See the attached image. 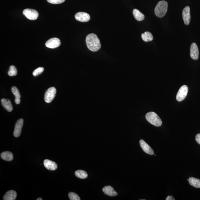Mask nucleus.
Segmentation results:
<instances>
[{
	"instance_id": "nucleus-1",
	"label": "nucleus",
	"mask_w": 200,
	"mask_h": 200,
	"mask_svg": "<svg viewBox=\"0 0 200 200\" xmlns=\"http://www.w3.org/2000/svg\"><path fill=\"white\" fill-rule=\"evenodd\" d=\"M86 42L88 49L92 51H97L101 48L100 40L94 33L89 34L86 36Z\"/></svg>"
},
{
	"instance_id": "nucleus-21",
	"label": "nucleus",
	"mask_w": 200,
	"mask_h": 200,
	"mask_svg": "<svg viewBox=\"0 0 200 200\" xmlns=\"http://www.w3.org/2000/svg\"><path fill=\"white\" fill-rule=\"evenodd\" d=\"M141 36L142 39L145 42L152 41L154 39L152 35L149 32H146L144 33H142Z\"/></svg>"
},
{
	"instance_id": "nucleus-19",
	"label": "nucleus",
	"mask_w": 200,
	"mask_h": 200,
	"mask_svg": "<svg viewBox=\"0 0 200 200\" xmlns=\"http://www.w3.org/2000/svg\"><path fill=\"white\" fill-rule=\"evenodd\" d=\"M133 14L135 19L139 21L144 20L145 16L139 10L137 9H134L133 11Z\"/></svg>"
},
{
	"instance_id": "nucleus-27",
	"label": "nucleus",
	"mask_w": 200,
	"mask_h": 200,
	"mask_svg": "<svg viewBox=\"0 0 200 200\" xmlns=\"http://www.w3.org/2000/svg\"><path fill=\"white\" fill-rule=\"evenodd\" d=\"M195 140L197 142L198 144L200 145V133L196 135Z\"/></svg>"
},
{
	"instance_id": "nucleus-28",
	"label": "nucleus",
	"mask_w": 200,
	"mask_h": 200,
	"mask_svg": "<svg viewBox=\"0 0 200 200\" xmlns=\"http://www.w3.org/2000/svg\"><path fill=\"white\" fill-rule=\"evenodd\" d=\"M166 200H175V198H173V196H168L166 199Z\"/></svg>"
},
{
	"instance_id": "nucleus-18",
	"label": "nucleus",
	"mask_w": 200,
	"mask_h": 200,
	"mask_svg": "<svg viewBox=\"0 0 200 200\" xmlns=\"http://www.w3.org/2000/svg\"><path fill=\"white\" fill-rule=\"evenodd\" d=\"M12 92L15 97V102L16 104H19L20 102V95L19 90L17 87L13 86L11 89Z\"/></svg>"
},
{
	"instance_id": "nucleus-17",
	"label": "nucleus",
	"mask_w": 200,
	"mask_h": 200,
	"mask_svg": "<svg viewBox=\"0 0 200 200\" xmlns=\"http://www.w3.org/2000/svg\"><path fill=\"white\" fill-rule=\"evenodd\" d=\"M1 158L4 160L10 161L14 159L13 155L10 152L5 151L1 153Z\"/></svg>"
},
{
	"instance_id": "nucleus-5",
	"label": "nucleus",
	"mask_w": 200,
	"mask_h": 200,
	"mask_svg": "<svg viewBox=\"0 0 200 200\" xmlns=\"http://www.w3.org/2000/svg\"><path fill=\"white\" fill-rule=\"evenodd\" d=\"M188 87L186 85H183L180 87L177 95V101L181 102L184 100L188 94Z\"/></svg>"
},
{
	"instance_id": "nucleus-26",
	"label": "nucleus",
	"mask_w": 200,
	"mask_h": 200,
	"mask_svg": "<svg viewBox=\"0 0 200 200\" xmlns=\"http://www.w3.org/2000/svg\"><path fill=\"white\" fill-rule=\"evenodd\" d=\"M48 2L52 4H62L64 2L65 0H47Z\"/></svg>"
},
{
	"instance_id": "nucleus-15",
	"label": "nucleus",
	"mask_w": 200,
	"mask_h": 200,
	"mask_svg": "<svg viewBox=\"0 0 200 200\" xmlns=\"http://www.w3.org/2000/svg\"><path fill=\"white\" fill-rule=\"evenodd\" d=\"M17 197V193L14 190H10L8 191L4 195L3 200H14Z\"/></svg>"
},
{
	"instance_id": "nucleus-29",
	"label": "nucleus",
	"mask_w": 200,
	"mask_h": 200,
	"mask_svg": "<svg viewBox=\"0 0 200 200\" xmlns=\"http://www.w3.org/2000/svg\"><path fill=\"white\" fill-rule=\"evenodd\" d=\"M37 200H42L41 198H38L37 199Z\"/></svg>"
},
{
	"instance_id": "nucleus-14",
	"label": "nucleus",
	"mask_w": 200,
	"mask_h": 200,
	"mask_svg": "<svg viewBox=\"0 0 200 200\" xmlns=\"http://www.w3.org/2000/svg\"><path fill=\"white\" fill-rule=\"evenodd\" d=\"M43 164H44L45 167L48 170H56L58 167L57 164L55 162L50 161L49 160H45Z\"/></svg>"
},
{
	"instance_id": "nucleus-9",
	"label": "nucleus",
	"mask_w": 200,
	"mask_h": 200,
	"mask_svg": "<svg viewBox=\"0 0 200 200\" xmlns=\"http://www.w3.org/2000/svg\"><path fill=\"white\" fill-rule=\"evenodd\" d=\"M182 17H183L184 22L185 25H189L191 20V14H190V8L189 6L184 8L182 11Z\"/></svg>"
},
{
	"instance_id": "nucleus-6",
	"label": "nucleus",
	"mask_w": 200,
	"mask_h": 200,
	"mask_svg": "<svg viewBox=\"0 0 200 200\" xmlns=\"http://www.w3.org/2000/svg\"><path fill=\"white\" fill-rule=\"evenodd\" d=\"M23 14L30 20H35L38 18L39 14L35 10L27 9L23 11Z\"/></svg>"
},
{
	"instance_id": "nucleus-16",
	"label": "nucleus",
	"mask_w": 200,
	"mask_h": 200,
	"mask_svg": "<svg viewBox=\"0 0 200 200\" xmlns=\"http://www.w3.org/2000/svg\"><path fill=\"white\" fill-rule=\"evenodd\" d=\"M1 104L6 111L11 112L12 111L13 106L10 101L8 99H2L1 100Z\"/></svg>"
},
{
	"instance_id": "nucleus-4",
	"label": "nucleus",
	"mask_w": 200,
	"mask_h": 200,
	"mask_svg": "<svg viewBox=\"0 0 200 200\" xmlns=\"http://www.w3.org/2000/svg\"><path fill=\"white\" fill-rule=\"evenodd\" d=\"M56 93V90L54 87H51L47 90L45 93L44 99L46 102H51L54 99Z\"/></svg>"
},
{
	"instance_id": "nucleus-10",
	"label": "nucleus",
	"mask_w": 200,
	"mask_h": 200,
	"mask_svg": "<svg viewBox=\"0 0 200 200\" xmlns=\"http://www.w3.org/2000/svg\"><path fill=\"white\" fill-rule=\"evenodd\" d=\"M190 56L195 60L198 59L199 57V51L196 43H192L190 48Z\"/></svg>"
},
{
	"instance_id": "nucleus-11",
	"label": "nucleus",
	"mask_w": 200,
	"mask_h": 200,
	"mask_svg": "<svg viewBox=\"0 0 200 200\" xmlns=\"http://www.w3.org/2000/svg\"><path fill=\"white\" fill-rule=\"evenodd\" d=\"M75 18L79 21L85 22L89 21L90 19L89 14L86 13L79 12L75 14Z\"/></svg>"
},
{
	"instance_id": "nucleus-3",
	"label": "nucleus",
	"mask_w": 200,
	"mask_h": 200,
	"mask_svg": "<svg viewBox=\"0 0 200 200\" xmlns=\"http://www.w3.org/2000/svg\"><path fill=\"white\" fill-rule=\"evenodd\" d=\"M145 117L146 120L155 126L159 127L162 125V120L155 112H151L148 113L146 114Z\"/></svg>"
},
{
	"instance_id": "nucleus-23",
	"label": "nucleus",
	"mask_w": 200,
	"mask_h": 200,
	"mask_svg": "<svg viewBox=\"0 0 200 200\" xmlns=\"http://www.w3.org/2000/svg\"><path fill=\"white\" fill-rule=\"evenodd\" d=\"M8 74L11 77L15 76L17 75V69L14 66H11L10 67L8 72Z\"/></svg>"
},
{
	"instance_id": "nucleus-13",
	"label": "nucleus",
	"mask_w": 200,
	"mask_h": 200,
	"mask_svg": "<svg viewBox=\"0 0 200 200\" xmlns=\"http://www.w3.org/2000/svg\"><path fill=\"white\" fill-rule=\"evenodd\" d=\"M102 191L105 194L110 196H115L118 195L114 188L110 186H105L103 188Z\"/></svg>"
},
{
	"instance_id": "nucleus-7",
	"label": "nucleus",
	"mask_w": 200,
	"mask_h": 200,
	"mask_svg": "<svg viewBox=\"0 0 200 200\" xmlns=\"http://www.w3.org/2000/svg\"><path fill=\"white\" fill-rule=\"evenodd\" d=\"M61 44V42L59 39L56 38H52L48 40L45 43L46 46L48 48L54 49L58 47Z\"/></svg>"
},
{
	"instance_id": "nucleus-22",
	"label": "nucleus",
	"mask_w": 200,
	"mask_h": 200,
	"mask_svg": "<svg viewBox=\"0 0 200 200\" xmlns=\"http://www.w3.org/2000/svg\"><path fill=\"white\" fill-rule=\"evenodd\" d=\"M76 176L79 178L84 179L87 178L88 177V174L85 171L79 170L75 172Z\"/></svg>"
},
{
	"instance_id": "nucleus-24",
	"label": "nucleus",
	"mask_w": 200,
	"mask_h": 200,
	"mask_svg": "<svg viewBox=\"0 0 200 200\" xmlns=\"http://www.w3.org/2000/svg\"><path fill=\"white\" fill-rule=\"evenodd\" d=\"M69 197L70 200H80V197L76 193L71 192L69 193Z\"/></svg>"
},
{
	"instance_id": "nucleus-20",
	"label": "nucleus",
	"mask_w": 200,
	"mask_h": 200,
	"mask_svg": "<svg viewBox=\"0 0 200 200\" xmlns=\"http://www.w3.org/2000/svg\"><path fill=\"white\" fill-rule=\"evenodd\" d=\"M189 183L191 186L196 188H200V180L195 177H190L189 179Z\"/></svg>"
},
{
	"instance_id": "nucleus-25",
	"label": "nucleus",
	"mask_w": 200,
	"mask_h": 200,
	"mask_svg": "<svg viewBox=\"0 0 200 200\" xmlns=\"http://www.w3.org/2000/svg\"><path fill=\"white\" fill-rule=\"evenodd\" d=\"M44 71V68L42 67H39L34 70L33 72V75L34 76L36 77L37 76L41 74Z\"/></svg>"
},
{
	"instance_id": "nucleus-2",
	"label": "nucleus",
	"mask_w": 200,
	"mask_h": 200,
	"mask_svg": "<svg viewBox=\"0 0 200 200\" xmlns=\"http://www.w3.org/2000/svg\"><path fill=\"white\" fill-rule=\"evenodd\" d=\"M168 4L167 2L162 1L159 2L155 9L156 15L159 17H162L167 13Z\"/></svg>"
},
{
	"instance_id": "nucleus-8",
	"label": "nucleus",
	"mask_w": 200,
	"mask_h": 200,
	"mask_svg": "<svg viewBox=\"0 0 200 200\" xmlns=\"http://www.w3.org/2000/svg\"><path fill=\"white\" fill-rule=\"evenodd\" d=\"M23 119H20L17 121L15 124L14 132V136L15 137H18L20 136L21 133L22 129L23 127Z\"/></svg>"
},
{
	"instance_id": "nucleus-12",
	"label": "nucleus",
	"mask_w": 200,
	"mask_h": 200,
	"mask_svg": "<svg viewBox=\"0 0 200 200\" xmlns=\"http://www.w3.org/2000/svg\"><path fill=\"white\" fill-rule=\"evenodd\" d=\"M140 144L142 149L144 152L149 155H153L154 154L153 150L144 140L141 139L140 141Z\"/></svg>"
}]
</instances>
